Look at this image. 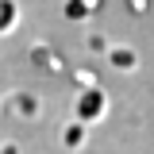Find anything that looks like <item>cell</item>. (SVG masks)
I'll use <instances>...</instances> for the list:
<instances>
[{"instance_id": "obj_1", "label": "cell", "mask_w": 154, "mask_h": 154, "mask_svg": "<svg viewBox=\"0 0 154 154\" xmlns=\"http://www.w3.org/2000/svg\"><path fill=\"white\" fill-rule=\"evenodd\" d=\"M100 104H104V100H100L96 93H89L85 100H81V116H85V119H96V116H100Z\"/></svg>"}, {"instance_id": "obj_2", "label": "cell", "mask_w": 154, "mask_h": 154, "mask_svg": "<svg viewBox=\"0 0 154 154\" xmlns=\"http://www.w3.org/2000/svg\"><path fill=\"white\" fill-rule=\"evenodd\" d=\"M62 139H66V146H81L85 131H81V127H66V131H62Z\"/></svg>"}, {"instance_id": "obj_3", "label": "cell", "mask_w": 154, "mask_h": 154, "mask_svg": "<svg viewBox=\"0 0 154 154\" xmlns=\"http://www.w3.org/2000/svg\"><path fill=\"white\" fill-rule=\"evenodd\" d=\"M4 154H19V150H16V146H4Z\"/></svg>"}]
</instances>
